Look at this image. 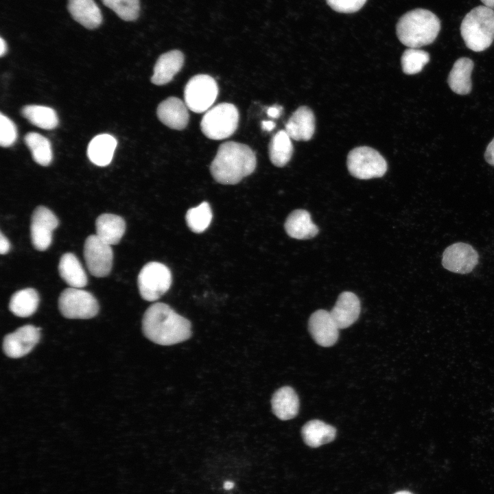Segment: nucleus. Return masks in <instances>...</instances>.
<instances>
[{"mask_svg": "<svg viewBox=\"0 0 494 494\" xmlns=\"http://www.w3.org/2000/svg\"><path fill=\"white\" fill-rule=\"evenodd\" d=\"M142 331L154 343L169 346L188 340L191 336V325L168 305L155 303L143 314Z\"/></svg>", "mask_w": 494, "mask_h": 494, "instance_id": "nucleus-1", "label": "nucleus"}, {"mask_svg": "<svg viewBox=\"0 0 494 494\" xmlns=\"http://www.w3.org/2000/svg\"><path fill=\"white\" fill-rule=\"evenodd\" d=\"M256 165V155L248 145L228 141L219 146L211 163L210 172L218 183L235 185L251 174Z\"/></svg>", "mask_w": 494, "mask_h": 494, "instance_id": "nucleus-2", "label": "nucleus"}, {"mask_svg": "<svg viewBox=\"0 0 494 494\" xmlns=\"http://www.w3.org/2000/svg\"><path fill=\"white\" fill-rule=\"evenodd\" d=\"M440 21L430 10L416 8L403 14L396 25L399 41L409 48L432 43L440 30Z\"/></svg>", "mask_w": 494, "mask_h": 494, "instance_id": "nucleus-3", "label": "nucleus"}, {"mask_svg": "<svg viewBox=\"0 0 494 494\" xmlns=\"http://www.w3.org/2000/svg\"><path fill=\"white\" fill-rule=\"evenodd\" d=\"M460 30L469 49L476 52L486 50L494 40V10L485 5L473 8L462 19Z\"/></svg>", "mask_w": 494, "mask_h": 494, "instance_id": "nucleus-4", "label": "nucleus"}, {"mask_svg": "<svg viewBox=\"0 0 494 494\" xmlns=\"http://www.w3.org/2000/svg\"><path fill=\"white\" fill-rule=\"evenodd\" d=\"M239 112L230 103H221L210 108L200 122L202 133L209 139L221 140L231 136L237 130Z\"/></svg>", "mask_w": 494, "mask_h": 494, "instance_id": "nucleus-5", "label": "nucleus"}, {"mask_svg": "<svg viewBox=\"0 0 494 494\" xmlns=\"http://www.w3.org/2000/svg\"><path fill=\"white\" fill-rule=\"evenodd\" d=\"M346 165L351 175L361 180L382 177L388 169L387 162L381 154L368 146L351 150L347 156Z\"/></svg>", "mask_w": 494, "mask_h": 494, "instance_id": "nucleus-6", "label": "nucleus"}, {"mask_svg": "<svg viewBox=\"0 0 494 494\" xmlns=\"http://www.w3.org/2000/svg\"><path fill=\"white\" fill-rule=\"evenodd\" d=\"M137 283L142 298L147 301H155L169 289L172 274L165 265L151 261L141 268Z\"/></svg>", "mask_w": 494, "mask_h": 494, "instance_id": "nucleus-7", "label": "nucleus"}, {"mask_svg": "<svg viewBox=\"0 0 494 494\" xmlns=\"http://www.w3.org/2000/svg\"><path fill=\"white\" fill-rule=\"evenodd\" d=\"M58 307L61 314L69 319H89L99 311L97 301L91 293L71 287L61 292Z\"/></svg>", "mask_w": 494, "mask_h": 494, "instance_id": "nucleus-8", "label": "nucleus"}, {"mask_svg": "<svg viewBox=\"0 0 494 494\" xmlns=\"http://www.w3.org/2000/svg\"><path fill=\"white\" fill-rule=\"evenodd\" d=\"M218 95L215 80L207 74L192 77L184 90L185 103L193 112L201 113L211 108Z\"/></svg>", "mask_w": 494, "mask_h": 494, "instance_id": "nucleus-9", "label": "nucleus"}, {"mask_svg": "<svg viewBox=\"0 0 494 494\" xmlns=\"http://www.w3.org/2000/svg\"><path fill=\"white\" fill-rule=\"evenodd\" d=\"M84 257L89 272L96 277H104L110 273L113 261L111 246L96 235L88 236L84 244Z\"/></svg>", "mask_w": 494, "mask_h": 494, "instance_id": "nucleus-10", "label": "nucleus"}, {"mask_svg": "<svg viewBox=\"0 0 494 494\" xmlns=\"http://www.w3.org/2000/svg\"><path fill=\"white\" fill-rule=\"evenodd\" d=\"M58 226V219L47 207H37L32 215L30 235L32 244L39 251L46 250L52 242L53 231Z\"/></svg>", "mask_w": 494, "mask_h": 494, "instance_id": "nucleus-11", "label": "nucleus"}, {"mask_svg": "<svg viewBox=\"0 0 494 494\" xmlns=\"http://www.w3.org/2000/svg\"><path fill=\"white\" fill-rule=\"evenodd\" d=\"M40 338V329L32 325L18 328L6 335L3 340L4 353L11 358H19L29 353Z\"/></svg>", "mask_w": 494, "mask_h": 494, "instance_id": "nucleus-12", "label": "nucleus"}, {"mask_svg": "<svg viewBox=\"0 0 494 494\" xmlns=\"http://www.w3.org/2000/svg\"><path fill=\"white\" fill-rule=\"evenodd\" d=\"M478 263L477 251L471 245L463 242L455 243L448 246L443 255V267L455 273H469Z\"/></svg>", "mask_w": 494, "mask_h": 494, "instance_id": "nucleus-13", "label": "nucleus"}, {"mask_svg": "<svg viewBox=\"0 0 494 494\" xmlns=\"http://www.w3.org/2000/svg\"><path fill=\"white\" fill-rule=\"evenodd\" d=\"M308 329L314 340L321 346H333L339 337V327L330 312L324 309L312 313L308 321Z\"/></svg>", "mask_w": 494, "mask_h": 494, "instance_id": "nucleus-14", "label": "nucleus"}, {"mask_svg": "<svg viewBox=\"0 0 494 494\" xmlns=\"http://www.w3.org/2000/svg\"><path fill=\"white\" fill-rule=\"evenodd\" d=\"M158 119L166 126L177 130L185 129L189 122L188 107L180 99L169 97L157 107Z\"/></svg>", "mask_w": 494, "mask_h": 494, "instance_id": "nucleus-15", "label": "nucleus"}, {"mask_svg": "<svg viewBox=\"0 0 494 494\" xmlns=\"http://www.w3.org/2000/svg\"><path fill=\"white\" fill-rule=\"evenodd\" d=\"M361 311L360 301L353 292H342L330 314L340 329L352 325L358 318Z\"/></svg>", "mask_w": 494, "mask_h": 494, "instance_id": "nucleus-16", "label": "nucleus"}, {"mask_svg": "<svg viewBox=\"0 0 494 494\" xmlns=\"http://www.w3.org/2000/svg\"><path fill=\"white\" fill-rule=\"evenodd\" d=\"M285 130L295 141L310 140L315 131V117L312 110L305 106L298 107L289 118Z\"/></svg>", "mask_w": 494, "mask_h": 494, "instance_id": "nucleus-17", "label": "nucleus"}, {"mask_svg": "<svg viewBox=\"0 0 494 494\" xmlns=\"http://www.w3.org/2000/svg\"><path fill=\"white\" fill-rule=\"evenodd\" d=\"M185 57L179 50H172L163 54L156 60L151 82L161 86L171 82L182 69Z\"/></svg>", "mask_w": 494, "mask_h": 494, "instance_id": "nucleus-18", "label": "nucleus"}, {"mask_svg": "<svg viewBox=\"0 0 494 494\" xmlns=\"http://www.w3.org/2000/svg\"><path fill=\"white\" fill-rule=\"evenodd\" d=\"M67 8L73 19L86 29H95L102 22V14L94 0H68Z\"/></svg>", "mask_w": 494, "mask_h": 494, "instance_id": "nucleus-19", "label": "nucleus"}, {"mask_svg": "<svg viewBox=\"0 0 494 494\" xmlns=\"http://www.w3.org/2000/svg\"><path fill=\"white\" fill-rule=\"evenodd\" d=\"M287 234L294 239H308L314 237L319 232L313 223L310 213L305 209H296L287 217L285 222Z\"/></svg>", "mask_w": 494, "mask_h": 494, "instance_id": "nucleus-20", "label": "nucleus"}, {"mask_svg": "<svg viewBox=\"0 0 494 494\" xmlns=\"http://www.w3.org/2000/svg\"><path fill=\"white\" fill-rule=\"evenodd\" d=\"M96 235L109 245H116L121 241L125 231L124 220L113 213H103L95 220Z\"/></svg>", "mask_w": 494, "mask_h": 494, "instance_id": "nucleus-21", "label": "nucleus"}, {"mask_svg": "<svg viewBox=\"0 0 494 494\" xmlns=\"http://www.w3.org/2000/svg\"><path fill=\"white\" fill-rule=\"evenodd\" d=\"M272 410L274 415L282 421L294 418L298 412L299 399L290 386L278 389L271 399Z\"/></svg>", "mask_w": 494, "mask_h": 494, "instance_id": "nucleus-22", "label": "nucleus"}, {"mask_svg": "<svg viewBox=\"0 0 494 494\" xmlns=\"http://www.w3.org/2000/svg\"><path fill=\"white\" fill-rule=\"evenodd\" d=\"M474 67L471 59L466 57L458 58L450 71L447 83L453 92L458 95H467L471 91V73Z\"/></svg>", "mask_w": 494, "mask_h": 494, "instance_id": "nucleus-23", "label": "nucleus"}, {"mask_svg": "<svg viewBox=\"0 0 494 494\" xmlns=\"http://www.w3.org/2000/svg\"><path fill=\"white\" fill-rule=\"evenodd\" d=\"M117 144L116 139L110 134L95 136L88 145L87 155L89 160L97 166L108 165L112 161Z\"/></svg>", "mask_w": 494, "mask_h": 494, "instance_id": "nucleus-24", "label": "nucleus"}, {"mask_svg": "<svg viewBox=\"0 0 494 494\" xmlns=\"http://www.w3.org/2000/svg\"><path fill=\"white\" fill-rule=\"evenodd\" d=\"M58 271L60 277L71 287L82 288L87 284L86 272L78 257L71 252L62 255L58 264Z\"/></svg>", "mask_w": 494, "mask_h": 494, "instance_id": "nucleus-25", "label": "nucleus"}, {"mask_svg": "<svg viewBox=\"0 0 494 494\" xmlns=\"http://www.w3.org/2000/svg\"><path fill=\"white\" fill-rule=\"evenodd\" d=\"M301 434L305 443L311 447H318L333 441L336 435L334 427L320 420H311L302 427Z\"/></svg>", "mask_w": 494, "mask_h": 494, "instance_id": "nucleus-26", "label": "nucleus"}, {"mask_svg": "<svg viewBox=\"0 0 494 494\" xmlns=\"http://www.w3.org/2000/svg\"><path fill=\"white\" fill-rule=\"evenodd\" d=\"M39 304V296L37 291L31 287L16 292L9 303L10 311L18 317L26 318L36 311Z\"/></svg>", "mask_w": 494, "mask_h": 494, "instance_id": "nucleus-27", "label": "nucleus"}, {"mask_svg": "<svg viewBox=\"0 0 494 494\" xmlns=\"http://www.w3.org/2000/svg\"><path fill=\"white\" fill-rule=\"evenodd\" d=\"M293 154L291 138L285 130L278 131L269 144V157L272 163L279 167H284Z\"/></svg>", "mask_w": 494, "mask_h": 494, "instance_id": "nucleus-28", "label": "nucleus"}, {"mask_svg": "<svg viewBox=\"0 0 494 494\" xmlns=\"http://www.w3.org/2000/svg\"><path fill=\"white\" fill-rule=\"evenodd\" d=\"M22 115L32 124L45 130L57 127L58 118L56 111L48 106L27 105L21 109Z\"/></svg>", "mask_w": 494, "mask_h": 494, "instance_id": "nucleus-29", "label": "nucleus"}, {"mask_svg": "<svg viewBox=\"0 0 494 494\" xmlns=\"http://www.w3.org/2000/svg\"><path fill=\"white\" fill-rule=\"evenodd\" d=\"M24 141L30 149L34 161L42 166H47L53 160V152L50 141L37 132L27 133Z\"/></svg>", "mask_w": 494, "mask_h": 494, "instance_id": "nucleus-30", "label": "nucleus"}, {"mask_svg": "<svg viewBox=\"0 0 494 494\" xmlns=\"http://www.w3.org/2000/svg\"><path fill=\"white\" fill-rule=\"evenodd\" d=\"M212 211L207 202L189 209L186 213L187 226L194 233H200L209 226L212 220Z\"/></svg>", "mask_w": 494, "mask_h": 494, "instance_id": "nucleus-31", "label": "nucleus"}, {"mask_svg": "<svg viewBox=\"0 0 494 494\" xmlns=\"http://www.w3.org/2000/svg\"><path fill=\"white\" fill-rule=\"evenodd\" d=\"M429 61V53L419 48L405 49L401 58L403 72L407 75H414L421 72Z\"/></svg>", "mask_w": 494, "mask_h": 494, "instance_id": "nucleus-32", "label": "nucleus"}, {"mask_svg": "<svg viewBox=\"0 0 494 494\" xmlns=\"http://www.w3.org/2000/svg\"><path fill=\"white\" fill-rule=\"evenodd\" d=\"M102 1L124 21H132L139 17V0H102Z\"/></svg>", "mask_w": 494, "mask_h": 494, "instance_id": "nucleus-33", "label": "nucleus"}, {"mask_svg": "<svg viewBox=\"0 0 494 494\" xmlns=\"http://www.w3.org/2000/svg\"><path fill=\"white\" fill-rule=\"evenodd\" d=\"M17 139V129L14 122L3 113L0 115V144L2 147L12 146Z\"/></svg>", "mask_w": 494, "mask_h": 494, "instance_id": "nucleus-34", "label": "nucleus"}, {"mask_svg": "<svg viewBox=\"0 0 494 494\" xmlns=\"http://www.w3.org/2000/svg\"><path fill=\"white\" fill-rule=\"evenodd\" d=\"M367 0H326L328 5L340 13L351 14L359 11Z\"/></svg>", "mask_w": 494, "mask_h": 494, "instance_id": "nucleus-35", "label": "nucleus"}, {"mask_svg": "<svg viewBox=\"0 0 494 494\" xmlns=\"http://www.w3.org/2000/svg\"><path fill=\"white\" fill-rule=\"evenodd\" d=\"M484 158L489 164L494 166V138L486 147Z\"/></svg>", "mask_w": 494, "mask_h": 494, "instance_id": "nucleus-36", "label": "nucleus"}, {"mask_svg": "<svg viewBox=\"0 0 494 494\" xmlns=\"http://www.w3.org/2000/svg\"><path fill=\"white\" fill-rule=\"evenodd\" d=\"M10 249V244L9 240L1 232L0 234V253L5 255L8 252Z\"/></svg>", "mask_w": 494, "mask_h": 494, "instance_id": "nucleus-37", "label": "nucleus"}, {"mask_svg": "<svg viewBox=\"0 0 494 494\" xmlns=\"http://www.w3.org/2000/svg\"><path fill=\"white\" fill-rule=\"evenodd\" d=\"M283 108L279 105L272 106L267 110V114L270 117L278 118L282 112Z\"/></svg>", "mask_w": 494, "mask_h": 494, "instance_id": "nucleus-38", "label": "nucleus"}, {"mask_svg": "<svg viewBox=\"0 0 494 494\" xmlns=\"http://www.w3.org/2000/svg\"><path fill=\"white\" fill-rule=\"evenodd\" d=\"M275 127V123L272 121H263L261 122V128L264 131L270 132Z\"/></svg>", "mask_w": 494, "mask_h": 494, "instance_id": "nucleus-39", "label": "nucleus"}, {"mask_svg": "<svg viewBox=\"0 0 494 494\" xmlns=\"http://www.w3.org/2000/svg\"><path fill=\"white\" fill-rule=\"evenodd\" d=\"M0 56H4L7 52V44L3 38H0Z\"/></svg>", "mask_w": 494, "mask_h": 494, "instance_id": "nucleus-40", "label": "nucleus"}, {"mask_svg": "<svg viewBox=\"0 0 494 494\" xmlns=\"http://www.w3.org/2000/svg\"><path fill=\"white\" fill-rule=\"evenodd\" d=\"M484 5L494 10V0H480Z\"/></svg>", "mask_w": 494, "mask_h": 494, "instance_id": "nucleus-41", "label": "nucleus"}, {"mask_svg": "<svg viewBox=\"0 0 494 494\" xmlns=\"http://www.w3.org/2000/svg\"><path fill=\"white\" fill-rule=\"evenodd\" d=\"M233 486H234V483L232 482H226L224 484V488L226 490L231 489L233 488Z\"/></svg>", "mask_w": 494, "mask_h": 494, "instance_id": "nucleus-42", "label": "nucleus"}, {"mask_svg": "<svg viewBox=\"0 0 494 494\" xmlns=\"http://www.w3.org/2000/svg\"><path fill=\"white\" fill-rule=\"evenodd\" d=\"M395 494H412V493L409 491H399L397 493H395Z\"/></svg>", "mask_w": 494, "mask_h": 494, "instance_id": "nucleus-43", "label": "nucleus"}]
</instances>
